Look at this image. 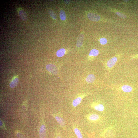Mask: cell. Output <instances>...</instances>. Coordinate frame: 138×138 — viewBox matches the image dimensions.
Wrapping results in <instances>:
<instances>
[{"instance_id": "1", "label": "cell", "mask_w": 138, "mask_h": 138, "mask_svg": "<svg viewBox=\"0 0 138 138\" xmlns=\"http://www.w3.org/2000/svg\"><path fill=\"white\" fill-rule=\"evenodd\" d=\"M87 94L85 93L79 94L73 100L72 105L75 108L78 106L81 102L83 99L87 96Z\"/></svg>"}, {"instance_id": "2", "label": "cell", "mask_w": 138, "mask_h": 138, "mask_svg": "<svg viewBox=\"0 0 138 138\" xmlns=\"http://www.w3.org/2000/svg\"><path fill=\"white\" fill-rule=\"evenodd\" d=\"M85 118L88 121L91 122H96L99 120L100 119L99 115L95 113H91L86 115Z\"/></svg>"}, {"instance_id": "3", "label": "cell", "mask_w": 138, "mask_h": 138, "mask_svg": "<svg viewBox=\"0 0 138 138\" xmlns=\"http://www.w3.org/2000/svg\"><path fill=\"white\" fill-rule=\"evenodd\" d=\"M53 116L63 130H65L66 128V123L63 116L56 115H54Z\"/></svg>"}, {"instance_id": "4", "label": "cell", "mask_w": 138, "mask_h": 138, "mask_svg": "<svg viewBox=\"0 0 138 138\" xmlns=\"http://www.w3.org/2000/svg\"><path fill=\"white\" fill-rule=\"evenodd\" d=\"M91 106L95 110L99 111L102 112L104 110V106L101 103L94 102L92 104Z\"/></svg>"}, {"instance_id": "5", "label": "cell", "mask_w": 138, "mask_h": 138, "mask_svg": "<svg viewBox=\"0 0 138 138\" xmlns=\"http://www.w3.org/2000/svg\"><path fill=\"white\" fill-rule=\"evenodd\" d=\"M47 69L51 73L56 74L58 73V70L56 66L53 64L48 65L46 67Z\"/></svg>"}, {"instance_id": "6", "label": "cell", "mask_w": 138, "mask_h": 138, "mask_svg": "<svg viewBox=\"0 0 138 138\" xmlns=\"http://www.w3.org/2000/svg\"><path fill=\"white\" fill-rule=\"evenodd\" d=\"M117 61V58L116 57L109 60L106 63V66L108 69H111L116 64Z\"/></svg>"}, {"instance_id": "7", "label": "cell", "mask_w": 138, "mask_h": 138, "mask_svg": "<svg viewBox=\"0 0 138 138\" xmlns=\"http://www.w3.org/2000/svg\"><path fill=\"white\" fill-rule=\"evenodd\" d=\"M72 125L74 133L77 138H83L81 132L78 126L76 124L73 123H72Z\"/></svg>"}, {"instance_id": "8", "label": "cell", "mask_w": 138, "mask_h": 138, "mask_svg": "<svg viewBox=\"0 0 138 138\" xmlns=\"http://www.w3.org/2000/svg\"><path fill=\"white\" fill-rule=\"evenodd\" d=\"M88 18L91 21L97 22L100 20V17L96 14L92 13H89L88 15Z\"/></svg>"}, {"instance_id": "9", "label": "cell", "mask_w": 138, "mask_h": 138, "mask_svg": "<svg viewBox=\"0 0 138 138\" xmlns=\"http://www.w3.org/2000/svg\"><path fill=\"white\" fill-rule=\"evenodd\" d=\"M84 40V35L82 33H80L77 39L76 46L77 47L80 48L81 47Z\"/></svg>"}, {"instance_id": "10", "label": "cell", "mask_w": 138, "mask_h": 138, "mask_svg": "<svg viewBox=\"0 0 138 138\" xmlns=\"http://www.w3.org/2000/svg\"><path fill=\"white\" fill-rule=\"evenodd\" d=\"M18 12L19 16L22 20L24 21H27V17L25 11L22 9H19Z\"/></svg>"}, {"instance_id": "11", "label": "cell", "mask_w": 138, "mask_h": 138, "mask_svg": "<svg viewBox=\"0 0 138 138\" xmlns=\"http://www.w3.org/2000/svg\"><path fill=\"white\" fill-rule=\"evenodd\" d=\"M46 128L45 125H42L40 128L39 131L40 138H45L46 134Z\"/></svg>"}, {"instance_id": "12", "label": "cell", "mask_w": 138, "mask_h": 138, "mask_svg": "<svg viewBox=\"0 0 138 138\" xmlns=\"http://www.w3.org/2000/svg\"><path fill=\"white\" fill-rule=\"evenodd\" d=\"M96 79V77L94 75L90 74L86 77V80L88 83H92L94 82Z\"/></svg>"}, {"instance_id": "13", "label": "cell", "mask_w": 138, "mask_h": 138, "mask_svg": "<svg viewBox=\"0 0 138 138\" xmlns=\"http://www.w3.org/2000/svg\"><path fill=\"white\" fill-rule=\"evenodd\" d=\"M122 90L126 92L129 93L131 92L133 90V88L130 86L124 85L122 87Z\"/></svg>"}, {"instance_id": "14", "label": "cell", "mask_w": 138, "mask_h": 138, "mask_svg": "<svg viewBox=\"0 0 138 138\" xmlns=\"http://www.w3.org/2000/svg\"><path fill=\"white\" fill-rule=\"evenodd\" d=\"M19 81V79L17 77L14 79L10 84V87L11 88H14L16 87Z\"/></svg>"}, {"instance_id": "15", "label": "cell", "mask_w": 138, "mask_h": 138, "mask_svg": "<svg viewBox=\"0 0 138 138\" xmlns=\"http://www.w3.org/2000/svg\"><path fill=\"white\" fill-rule=\"evenodd\" d=\"M66 52V50L64 48L60 49L57 52V56L59 57H61L64 56Z\"/></svg>"}, {"instance_id": "16", "label": "cell", "mask_w": 138, "mask_h": 138, "mask_svg": "<svg viewBox=\"0 0 138 138\" xmlns=\"http://www.w3.org/2000/svg\"><path fill=\"white\" fill-rule=\"evenodd\" d=\"M99 51L98 50L94 49L92 50L89 54L90 56H96L98 55Z\"/></svg>"}, {"instance_id": "17", "label": "cell", "mask_w": 138, "mask_h": 138, "mask_svg": "<svg viewBox=\"0 0 138 138\" xmlns=\"http://www.w3.org/2000/svg\"><path fill=\"white\" fill-rule=\"evenodd\" d=\"M60 17L62 20H65L66 19V15L65 12L63 10L60 11Z\"/></svg>"}, {"instance_id": "18", "label": "cell", "mask_w": 138, "mask_h": 138, "mask_svg": "<svg viewBox=\"0 0 138 138\" xmlns=\"http://www.w3.org/2000/svg\"><path fill=\"white\" fill-rule=\"evenodd\" d=\"M48 13L49 15L52 18L54 19H55L56 18V14L51 9H49L48 10Z\"/></svg>"}, {"instance_id": "19", "label": "cell", "mask_w": 138, "mask_h": 138, "mask_svg": "<svg viewBox=\"0 0 138 138\" xmlns=\"http://www.w3.org/2000/svg\"><path fill=\"white\" fill-rule=\"evenodd\" d=\"M107 39L104 38H102L100 39V44L102 45H105L107 43Z\"/></svg>"}, {"instance_id": "20", "label": "cell", "mask_w": 138, "mask_h": 138, "mask_svg": "<svg viewBox=\"0 0 138 138\" xmlns=\"http://www.w3.org/2000/svg\"><path fill=\"white\" fill-rule=\"evenodd\" d=\"M116 14L117 15L121 17V18H123L125 19L126 18V16L123 14H122L121 13H120L119 12H117L116 13Z\"/></svg>"}, {"instance_id": "21", "label": "cell", "mask_w": 138, "mask_h": 138, "mask_svg": "<svg viewBox=\"0 0 138 138\" xmlns=\"http://www.w3.org/2000/svg\"><path fill=\"white\" fill-rule=\"evenodd\" d=\"M17 136L19 138H25L22 134L20 133H17Z\"/></svg>"}, {"instance_id": "22", "label": "cell", "mask_w": 138, "mask_h": 138, "mask_svg": "<svg viewBox=\"0 0 138 138\" xmlns=\"http://www.w3.org/2000/svg\"><path fill=\"white\" fill-rule=\"evenodd\" d=\"M64 2L65 3V4H69L70 2V1L69 0H64Z\"/></svg>"}, {"instance_id": "23", "label": "cell", "mask_w": 138, "mask_h": 138, "mask_svg": "<svg viewBox=\"0 0 138 138\" xmlns=\"http://www.w3.org/2000/svg\"><path fill=\"white\" fill-rule=\"evenodd\" d=\"M138 58V55L134 56L133 57V58Z\"/></svg>"}, {"instance_id": "24", "label": "cell", "mask_w": 138, "mask_h": 138, "mask_svg": "<svg viewBox=\"0 0 138 138\" xmlns=\"http://www.w3.org/2000/svg\"><path fill=\"white\" fill-rule=\"evenodd\" d=\"M56 138H62L61 136L59 134L58 136H57Z\"/></svg>"}, {"instance_id": "25", "label": "cell", "mask_w": 138, "mask_h": 138, "mask_svg": "<svg viewBox=\"0 0 138 138\" xmlns=\"http://www.w3.org/2000/svg\"><path fill=\"white\" fill-rule=\"evenodd\" d=\"M70 138H72L71 137H70Z\"/></svg>"}]
</instances>
